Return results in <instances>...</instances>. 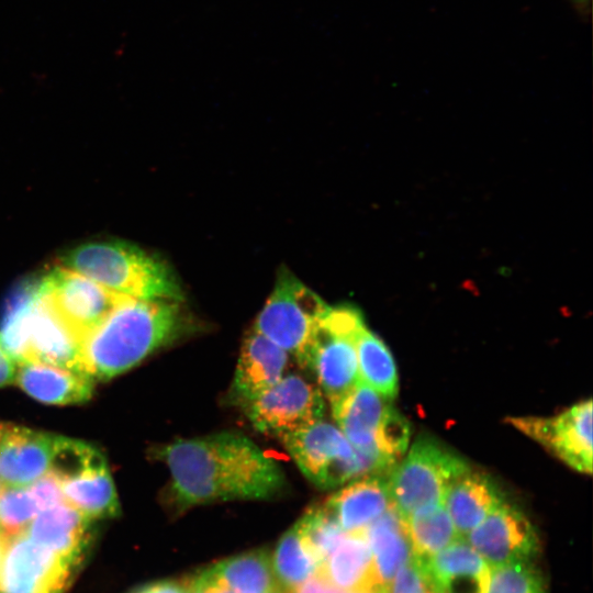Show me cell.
Segmentation results:
<instances>
[{"instance_id": "cell-31", "label": "cell", "mask_w": 593, "mask_h": 593, "mask_svg": "<svg viewBox=\"0 0 593 593\" xmlns=\"http://www.w3.org/2000/svg\"><path fill=\"white\" fill-rule=\"evenodd\" d=\"M40 512L42 510L29 485H0V532L5 537L25 532Z\"/></svg>"}, {"instance_id": "cell-27", "label": "cell", "mask_w": 593, "mask_h": 593, "mask_svg": "<svg viewBox=\"0 0 593 593\" xmlns=\"http://www.w3.org/2000/svg\"><path fill=\"white\" fill-rule=\"evenodd\" d=\"M38 296L40 278H29L18 282L3 301L0 346L18 363L24 360L27 324Z\"/></svg>"}, {"instance_id": "cell-35", "label": "cell", "mask_w": 593, "mask_h": 593, "mask_svg": "<svg viewBox=\"0 0 593 593\" xmlns=\"http://www.w3.org/2000/svg\"><path fill=\"white\" fill-rule=\"evenodd\" d=\"M18 362L0 346V388L15 382Z\"/></svg>"}, {"instance_id": "cell-16", "label": "cell", "mask_w": 593, "mask_h": 593, "mask_svg": "<svg viewBox=\"0 0 593 593\" xmlns=\"http://www.w3.org/2000/svg\"><path fill=\"white\" fill-rule=\"evenodd\" d=\"M289 354L251 329L245 337L231 388V399L243 407L283 376Z\"/></svg>"}, {"instance_id": "cell-19", "label": "cell", "mask_w": 593, "mask_h": 593, "mask_svg": "<svg viewBox=\"0 0 593 593\" xmlns=\"http://www.w3.org/2000/svg\"><path fill=\"white\" fill-rule=\"evenodd\" d=\"M347 483L324 503L347 533L363 532L393 505L384 474L361 475Z\"/></svg>"}, {"instance_id": "cell-13", "label": "cell", "mask_w": 593, "mask_h": 593, "mask_svg": "<svg viewBox=\"0 0 593 593\" xmlns=\"http://www.w3.org/2000/svg\"><path fill=\"white\" fill-rule=\"evenodd\" d=\"M59 436L0 424V485L26 486L47 474Z\"/></svg>"}, {"instance_id": "cell-29", "label": "cell", "mask_w": 593, "mask_h": 593, "mask_svg": "<svg viewBox=\"0 0 593 593\" xmlns=\"http://www.w3.org/2000/svg\"><path fill=\"white\" fill-rule=\"evenodd\" d=\"M404 521L413 553L419 559L437 553L460 538L444 504L416 512Z\"/></svg>"}, {"instance_id": "cell-12", "label": "cell", "mask_w": 593, "mask_h": 593, "mask_svg": "<svg viewBox=\"0 0 593 593\" xmlns=\"http://www.w3.org/2000/svg\"><path fill=\"white\" fill-rule=\"evenodd\" d=\"M463 538L491 568L530 561L539 545L526 515L505 500Z\"/></svg>"}, {"instance_id": "cell-37", "label": "cell", "mask_w": 593, "mask_h": 593, "mask_svg": "<svg viewBox=\"0 0 593 593\" xmlns=\"http://www.w3.org/2000/svg\"><path fill=\"white\" fill-rule=\"evenodd\" d=\"M195 578L200 581V583L204 586V589L209 593H236V592L230 591V590L216 584L211 579H209L208 575L203 571L198 573L195 575ZM275 593H288V592H286L283 590H279V591H277Z\"/></svg>"}, {"instance_id": "cell-15", "label": "cell", "mask_w": 593, "mask_h": 593, "mask_svg": "<svg viewBox=\"0 0 593 593\" xmlns=\"http://www.w3.org/2000/svg\"><path fill=\"white\" fill-rule=\"evenodd\" d=\"M307 368L315 373L318 388L331 407L359 381L351 338L329 327L324 318L311 349Z\"/></svg>"}, {"instance_id": "cell-28", "label": "cell", "mask_w": 593, "mask_h": 593, "mask_svg": "<svg viewBox=\"0 0 593 593\" xmlns=\"http://www.w3.org/2000/svg\"><path fill=\"white\" fill-rule=\"evenodd\" d=\"M271 562L279 586L288 593L315 575L321 567L296 523L278 541Z\"/></svg>"}, {"instance_id": "cell-1", "label": "cell", "mask_w": 593, "mask_h": 593, "mask_svg": "<svg viewBox=\"0 0 593 593\" xmlns=\"http://www.w3.org/2000/svg\"><path fill=\"white\" fill-rule=\"evenodd\" d=\"M156 457L169 469V494L178 512L219 501L267 500L286 484L279 465L238 433L178 439Z\"/></svg>"}, {"instance_id": "cell-7", "label": "cell", "mask_w": 593, "mask_h": 593, "mask_svg": "<svg viewBox=\"0 0 593 593\" xmlns=\"http://www.w3.org/2000/svg\"><path fill=\"white\" fill-rule=\"evenodd\" d=\"M40 291L82 344L130 298L112 292L60 264L40 277Z\"/></svg>"}, {"instance_id": "cell-2", "label": "cell", "mask_w": 593, "mask_h": 593, "mask_svg": "<svg viewBox=\"0 0 593 593\" xmlns=\"http://www.w3.org/2000/svg\"><path fill=\"white\" fill-rule=\"evenodd\" d=\"M182 327L178 301L127 298L83 342L85 372L111 379L175 340Z\"/></svg>"}, {"instance_id": "cell-33", "label": "cell", "mask_w": 593, "mask_h": 593, "mask_svg": "<svg viewBox=\"0 0 593 593\" xmlns=\"http://www.w3.org/2000/svg\"><path fill=\"white\" fill-rule=\"evenodd\" d=\"M383 593H438L430 582L421 560L413 558L403 564L392 580L383 588Z\"/></svg>"}, {"instance_id": "cell-36", "label": "cell", "mask_w": 593, "mask_h": 593, "mask_svg": "<svg viewBox=\"0 0 593 593\" xmlns=\"http://www.w3.org/2000/svg\"><path fill=\"white\" fill-rule=\"evenodd\" d=\"M332 588L318 573L306 580L296 589L289 593H335Z\"/></svg>"}, {"instance_id": "cell-11", "label": "cell", "mask_w": 593, "mask_h": 593, "mask_svg": "<svg viewBox=\"0 0 593 593\" xmlns=\"http://www.w3.org/2000/svg\"><path fill=\"white\" fill-rule=\"evenodd\" d=\"M510 423L579 472H592V401L553 417H513Z\"/></svg>"}, {"instance_id": "cell-26", "label": "cell", "mask_w": 593, "mask_h": 593, "mask_svg": "<svg viewBox=\"0 0 593 593\" xmlns=\"http://www.w3.org/2000/svg\"><path fill=\"white\" fill-rule=\"evenodd\" d=\"M359 380L383 398L394 399L399 391L394 359L387 345L362 324L351 335Z\"/></svg>"}, {"instance_id": "cell-14", "label": "cell", "mask_w": 593, "mask_h": 593, "mask_svg": "<svg viewBox=\"0 0 593 593\" xmlns=\"http://www.w3.org/2000/svg\"><path fill=\"white\" fill-rule=\"evenodd\" d=\"M24 361L45 363L88 376L83 369L82 343L58 316L41 291L27 324L22 362Z\"/></svg>"}, {"instance_id": "cell-30", "label": "cell", "mask_w": 593, "mask_h": 593, "mask_svg": "<svg viewBox=\"0 0 593 593\" xmlns=\"http://www.w3.org/2000/svg\"><path fill=\"white\" fill-rule=\"evenodd\" d=\"M296 524L306 545L321 563L347 533L324 504L313 505Z\"/></svg>"}, {"instance_id": "cell-8", "label": "cell", "mask_w": 593, "mask_h": 593, "mask_svg": "<svg viewBox=\"0 0 593 593\" xmlns=\"http://www.w3.org/2000/svg\"><path fill=\"white\" fill-rule=\"evenodd\" d=\"M80 566L23 532L8 538L0 563V593H65Z\"/></svg>"}, {"instance_id": "cell-24", "label": "cell", "mask_w": 593, "mask_h": 593, "mask_svg": "<svg viewBox=\"0 0 593 593\" xmlns=\"http://www.w3.org/2000/svg\"><path fill=\"white\" fill-rule=\"evenodd\" d=\"M380 588H385L414 553L405 521L392 505L365 530Z\"/></svg>"}, {"instance_id": "cell-17", "label": "cell", "mask_w": 593, "mask_h": 593, "mask_svg": "<svg viewBox=\"0 0 593 593\" xmlns=\"http://www.w3.org/2000/svg\"><path fill=\"white\" fill-rule=\"evenodd\" d=\"M419 560L438 593L488 592L491 567L463 538Z\"/></svg>"}, {"instance_id": "cell-40", "label": "cell", "mask_w": 593, "mask_h": 593, "mask_svg": "<svg viewBox=\"0 0 593 593\" xmlns=\"http://www.w3.org/2000/svg\"><path fill=\"white\" fill-rule=\"evenodd\" d=\"M335 593H345V592H340V591L336 590ZM359 593H383V589H378V590L370 591V592H359Z\"/></svg>"}, {"instance_id": "cell-4", "label": "cell", "mask_w": 593, "mask_h": 593, "mask_svg": "<svg viewBox=\"0 0 593 593\" xmlns=\"http://www.w3.org/2000/svg\"><path fill=\"white\" fill-rule=\"evenodd\" d=\"M329 309L314 291L282 268L253 329L307 368L315 337Z\"/></svg>"}, {"instance_id": "cell-38", "label": "cell", "mask_w": 593, "mask_h": 593, "mask_svg": "<svg viewBox=\"0 0 593 593\" xmlns=\"http://www.w3.org/2000/svg\"><path fill=\"white\" fill-rule=\"evenodd\" d=\"M187 581L190 588V593H209L195 577Z\"/></svg>"}, {"instance_id": "cell-5", "label": "cell", "mask_w": 593, "mask_h": 593, "mask_svg": "<svg viewBox=\"0 0 593 593\" xmlns=\"http://www.w3.org/2000/svg\"><path fill=\"white\" fill-rule=\"evenodd\" d=\"M468 469V463L451 449L422 436L407 456L390 470L388 486L392 504L403 519L444 504L449 485Z\"/></svg>"}, {"instance_id": "cell-21", "label": "cell", "mask_w": 593, "mask_h": 593, "mask_svg": "<svg viewBox=\"0 0 593 593\" xmlns=\"http://www.w3.org/2000/svg\"><path fill=\"white\" fill-rule=\"evenodd\" d=\"M503 501L502 493L486 474L468 469L449 485L444 506L463 538Z\"/></svg>"}, {"instance_id": "cell-32", "label": "cell", "mask_w": 593, "mask_h": 593, "mask_svg": "<svg viewBox=\"0 0 593 593\" xmlns=\"http://www.w3.org/2000/svg\"><path fill=\"white\" fill-rule=\"evenodd\" d=\"M486 593H545L538 572L530 561L491 568Z\"/></svg>"}, {"instance_id": "cell-6", "label": "cell", "mask_w": 593, "mask_h": 593, "mask_svg": "<svg viewBox=\"0 0 593 593\" xmlns=\"http://www.w3.org/2000/svg\"><path fill=\"white\" fill-rule=\"evenodd\" d=\"M302 473L321 489L365 475L362 462L338 426L321 419L280 438Z\"/></svg>"}, {"instance_id": "cell-10", "label": "cell", "mask_w": 593, "mask_h": 593, "mask_svg": "<svg viewBox=\"0 0 593 593\" xmlns=\"http://www.w3.org/2000/svg\"><path fill=\"white\" fill-rule=\"evenodd\" d=\"M389 401L359 380L331 407L338 428L358 454L365 475L390 472L394 467L378 448L382 425L392 406Z\"/></svg>"}, {"instance_id": "cell-22", "label": "cell", "mask_w": 593, "mask_h": 593, "mask_svg": "<svg viewBox=\"0 0 593 593\" xmlns=\"http://www.w3.org/2000/svg\"><path fill=\"white\" fill-rule=\"evenodd\" d=\"M15 382L35 400L56 405L88 401L92 395V379L40 362L18 363Z\"/></svg>"}, {"instance_id": "cell-20", "label": "cell", "mask_w": 593, "mask_h": 593, "mask_svg": "<svg viewBox=\"0 0 593 593\" xmlns=\"http://www.w3.org/2000/svg\"><path fill=\"white\" fill-rule=\"evenodd\" d=\"M332 588L345 593L370 592L378 584L372 553L363 532L346 533L317 572Z\"/></svg>"}, {"instance_id": "cell-34", "label": "cell", "mask_w": 593, "mask_h": 593, "mask_svg": "<svg viewBox=\"0 0 593 593\" xmlns=\"http://www.w3.org/2000/svg\"><path fill=\"white\" fill-rule=\"evenodd\" d=\"M134 593H190L188 581H159L145 585Z\"/></svg>"}, {"instance_id": "cell-18", "label": "cell", "mask_w": 593, "mask_h": 593, "mask_svg": "<svg viewBox=\"0 0 593 593\" xmlns=\"http://www.w3.org/2000/svg\"><path fill=\"white\" fill-rule=\"evenodd\" d=\"M34 542L82 564L91 544V519L66 502L40 512L24 532Z\"/></svg>"}, {"instance_id": "cell-25", "label": "cell", "mask_w": 593, "mask_h": 593, "mask_svg": "<svg viewBox=\"0 0 593 593\" xmlns=\"http://www.w3.org/2000/svg\"><path fill=\"white\" fill-rule=\"evenodd\" d=\"M203 572L216 584L236 593H275L282 590L266 549L226 558Z\"/></svg>"}, {"instance_id": "cell-39", "label": "cell", "mask_w": 593, "mask_h": 593, "mask_svg": "<svg viewBox=\"0 0 593 593\" xmlns=\"http://www.w3.org/2000/svg\"><path fill=\"white\" fill-rule=\"evenodd\" d=\"M7 541H8V537H5V536L0 532V563H1V560H2V557H3V552H4V549H5V546H7Z\"/></svg>"}, {"instance_id": "cell-9", "label": "cell", "mask_w": 593, "mask_h": 593, "mask_svg": "<svg viewBox=\"0 0 593 593\" xmlns=\"http://www.w3.org/2000/svg\"><path fill=\"white\" fill-rule=\"evenodd\" d=\"M251 425L278 437L310 426L324 417V395L299 374H286L245 407Z\"/></svg>"}, {"instance_id": "cell-23", "label": "cell", "mask_w": 593, "mask_h": 593, "mask_svg": "<svg viewBox=\"0 0 593 593\" xmlns=\"http://www.w3.org/2000/svg\"><path fill=\"white\" fill-rule=\"evenodd\" d=\"M59 483L65 502L90 519L119 515L118 495L103 456Z\"/></svg>"}, {"instance_id": "cell-3", "label": "cell", "mask_w": 593, "mask_h": 593, "mask_svg": "<svg viewBox=\"0 0 593 593\" xmlns=\"http://www.w3.org/2000/svg\"><path fill=\"white\" fill-rule=\"evenodd\" d=\"M60 265L125 296L178 302L183 298L170 268L158 257L128 242L83 243L69 249L61 257Z\"/></svg>"}]
</instances>
